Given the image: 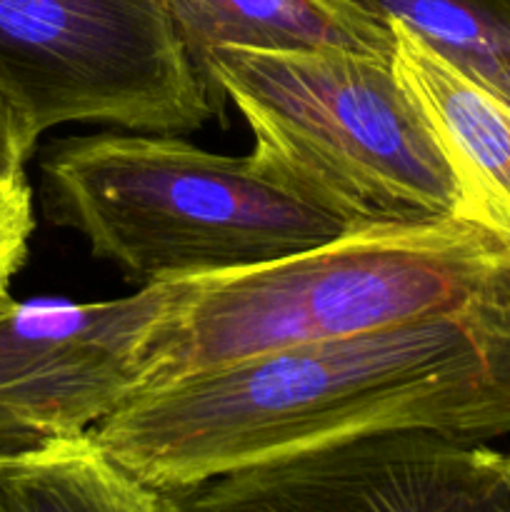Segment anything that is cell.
Listing matches in <instances>:
<instances>
[{"label": "cell", "instance_id": "cell-8", "mask_svg": "<svg viewBox=\"0 0 510 512\" xmlns=\"http://www.w3.org/2000/svg\"><path fill=\"white\" fill-rule=\"evenodd\" d=\"M195 68L218 48L393 60L395 25L370 0H168Z\"/></svg>", "mask_w": 510, "mask_h": 512}, {"label": "cell", "instance_id": "cell-7", "mask_svg": "<svg viewBox=\"0 0 510 512\" xmlns=\"http://www.w3.org/2000/svg\"><path fill=\"white\" fill-rule=\"evenodd\" d=\"M160 512H510L508 455L400 430L158 493Z\"/></svg>", "mask_w": 510, "mask_h": 512}, {"label": "cell", "instance_id": "cell-11", "mask_svg": "<svg viewBox=\"0 0 510 512\" xmlns=\"http://www.w3.org/2000/svg\"><path fill=\"white\" fill-rule=\"evenodd\" d=\"M450 68L510 105V10L503 0H370Z\"/></svg>", "mask_w": 510, "mask_h": 512}, {"label": "cell", "instance_id": "cell-3", "mask_svg": "<svg viewBox=\"0 0 510 512\" xmlns=\"http://www.w3.org/2000/svg\"><path fill=\"white\" fill-rule=\"evenodd\" d=\"M198 73L248 123L250 163L353 230L485 223L393 60L218 48Z\"/></svg>", "mask_w": 510, "mask_h": 512}, {"label": "cell", "instance_id": "cell-12", "mask_svg": "<svg viewBox=\"0 0 510 512\" xmlns=\"http://www.w3.org/2000/svg\"><path fill=\"white\" fill-rule=\"evenodd\" d=\"M33 193L25 173L0 180V293L10 290V280L28 258L33 235Z\"/></svg>", "mask_w": 510, "mask_h": 512}, {"label": "cell", "instance_id": "cell-14", "mask_svg": "<svg viewBox=\"0 0 510 512\" xmlns=\"http://www.w3.org/2000/svg\"><path fill=\"white\" fill-rule=\"evenodd\" d=\"M503 3H505V5H508V10H510V0H503Z\"/></svg>", "mask_w": 510, "mask_h": 512}, {"label": "cell", "instance_id": "cell-6", "mask_svg": "<svg viewBox=\"0 0 510 512\" xmlns=\"http://www.w3.org/2000/svg\"><path fill=\"white\" fill-rule=\"evenodd\" d=\"M185 280L115 300L0 293V455L98 428L145 390L150 348Z\"/></svg>", "mask_w": 510, "mask_h": 512}, {"label": "cell", "instance_id": "cell-2", "mask_svg": "<svg viewBox=\"0 0 510 512\" xmlns=\"http://www.w3.org/2000/svg\"><path fill=\"white\" fill-rule=\"evenodd\" d=\"M505 288L510 235L480 220L350 230L288 258L185 280L155 333L145 390L270 350L453 313Z\"/></svg>", "mask_w": 510, "mask_h": 512}, {"label": "cell", "instance_id": "cell-15", "mask_svg": "<svg viewBox=\"0 0 510 512\" xmlns=\"http://www.w3.org/2000/svg\"><path fill=\"white\" fill-rule=\"evenodd\" d=\"M508 463H510V453H508Z\"/></svg>", "mask_w": 510, "mask_h": 512}, {"label": "cell", "instance_id": "cell-13", "mask_svg": "<svg viewBox=\"0 0 510 512\" xmlns=\"http://www.w3.org/2000/svg\"><path fill=\"white\" fill-rule=\"evenodd\" d=\"M38 138L30 130L23 110L0 85V180L23 173Z\"/></svg>", "mask_w": 510, "mask_h": 512}, {"label": "cell", "instance_id": "cell-4", "mask_svg": "<svg viewBox=\"0 0 510 512\" xmlns=\"http://www.w3.org/2000/svg\"><path fill=\"white\" fill-rule=\"evenodd\" d=\"M50 223L143 285L288 258L350 233L250 158L210 153L173 133L55 140L40 160Z\"/></svg>", "mask_w": 510, "mask_h": 512}, {"label": "cell", "instance_id": "cell-9", "mask_svg": "<svg viewBox=\"0 0 510 512\" xmlns=\"http://www.w3.org/2000/svg\"><path fill=\"white\" fill-rule=\"evenodd\" d=\"M393 25L395 73L418 100L480 218L510 235V105L450 68L403 23Z\"/></svg>", "mask_w": 510, "mask_h": 512}, {"label": "cell", "instance_id": "cell-5", "mask_svg": "<svg viewBox=\"0 0 510 512\" xmlns=\"http://www.w3.org/2000/svg\"><path fill=\"white\" fill-rule=\"evenodd\" d=\"M0 85L35 138L70 123L178 135L215 115L168 0H0Z\"/></svg>", "mask_w": 510, "mask_h": 512}, {"label": "cell", "instance_id": "cell-10", "mask_svg": "<svg viewBox=\"0 0 510 512\" xmlns=\"http://www.w3.org/2000/svg\"><path fill=\"white\" fill-rule=\"evenodd\" d=\"M0 512H160V503L85 433L0 455Z\"/></svg>", "mask_w": 510, "mask_h": 512}, {"label": "cell", "instance_id": "cell-1", "mask_svg": "<svg viewBox=\"0 0 510 512\" xmlns=\"http://www.w3.org/2000/svg\"><path fill=\"white\" fill-rule=\"evenodd\" d=\"M400 430L510 435V288L145 390L93 438L155 493Z\"/></svg>", "mask_w": 510, "mask_h": 512}]
</instances>
